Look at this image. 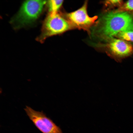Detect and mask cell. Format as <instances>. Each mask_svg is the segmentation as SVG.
Masks as SVG:
<instances>
[{
  "mask_svg": "<svg viewBox=\"0 0 133 133\" xmlns=\"http://www.w3.org/2000/svg\"><path fill=\"white\" fill-rule=\"evenodd\" d=\"M130 30H133V20L130 14L125 12L110 13L95 22L88 34V42L112 37L121 32Z\"/></svg>",
  "mask_w": 133,
  "mask_h": 133,
  "instance_id": "1",
  "label": "cell"
},
{
  "mask_svg": "<svg viewBox=\"0 0 133 133\" xmlns=\"http://www.w3.org/2000/svg\"><path fill=\"white\" fill-rule=\"evenodd\" d=\"M73 29V27L64 13L59 11L50 13L44 22L41 33L37 39L40 42H43L49 37Z\"/></svg>",
  "mask_w": 133,
  "mask_h": 133,
  "instance_id": "2",
  "label": "cell"
},
{
  "mask_svg": "<svg viewBox=\"0 0 133 133\" xmlns=\"http://www.w3.org/2000/svg\"><path fill=\"white\" fill-rule=\"evenodd\" d=\"M46 1L43 0H29L24 1L11 22L16 28L28 24L39 16Z\"/></svg>",
  "mask_w": 133,
  "mask_h": 133,
  "instance_id": "3",
  "label": "cell"
},
{
  "mask_svg": "<svg viewBox=\"0 0 133 133\" xmlns=\"http://www.w3.org/2000/svg\"><path fill=\"white\" fill-rule=\"evenodd\" d=\"M87 5L88 2L86 1L82 6L77 10L70 13H64V14L74 29L83 30L87 32L88 34L98 17L95 16L90 17L88 15Z\"/></svg>",
  "mask_w": 133,
  "mask_h": 133,
  "instance_id": "4",
  "label": "cell"
},
{
  "mask_svg": "<svg viewBox=\"0 0 133 133\" xmlns=\"http://www.w3.org/2000/svg\"><path fill=\"white\" fill-rule=\"evenodd\" d=\"M24 109L34 125L43 133H63L60 127L42 111H36L28 106Z\"/></svg>",
  "mask_w": 133,
  "mask_h": 133,
  "instance_id": "5",
  "label": "cell"
},
{
  "mask_svg": "<svg viewBox=\"0 0 133 133\" xmlns=\"http://www.w3.org/2000/svg\"><path fill=\"white\" fill-rule=\"evenodd\" d=\"M108 46L112 56L118 62H120L122 59L131 55L133 52L132 46L121 39H113Z\"/></svg>",
  "mask_w": 133,
  "mask_h": 133,
  "instance_id": "6",
  "label": "cell"
},
{
  "mask_svg": "<svg viewBox=\"0 0 133 133\" xmlns=\"http://www.w3.org/2000/svg\"><path fill=\"white\" fill-rule=\"evenodd\" d=\"M63 2V0H49L48 4L50 13L58 12Z\"/></svg>",
  "mask_w": 133,
  "mask_h": 133,
  "instance_id": "7",
  "label": "cell"
},
{
  "mask_svg": "<svg viewBox=\"0 0 133 133\" xmlns=\"http://www.w3.org/2000/svg\"><path fill=\"white\" fill-rule=\"evenodd\" d=\"M116 35L123 40L133 42V30L121 32Z\"/></svg>",
  "mask_w": 133,
  "mask_h": 133,
  "instance_id": "8",
  "label": "cell"
},
{
  "mask_svg": "<svg viewBox=\"0 0 133 133\" xmlns=\"http://www.w3.org/2000/svg\"><path fill=\"white\" fill-rule=\"evenodd\" d=\"M133 10V0H129L119 10V12Z\"/></svg>",
  "mask_w": 133,
  "mask_h": 133,
  "instance_id": "9",
  "label": "cell"
},
{
  "mask_svg": "<svg viewBox=\"0 0 133 133\" xmlns=\"http://www.w3.org/2000/svg\"><path fill=\"white\" fill-rule=\"evenodd\" d=\"M121 0H108L105 2L106 4L112 5H116L119 4L122 2Z\"/></svg>",
  "mask_w": 133,
  "mask_h": 133,
  "instance_id": "10",
  "label": "cell"
}]
</instances>
